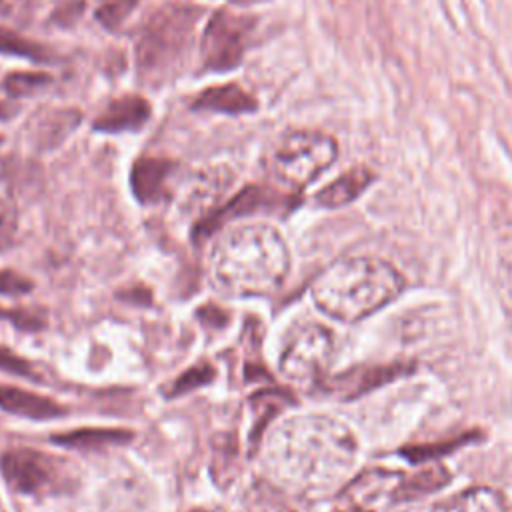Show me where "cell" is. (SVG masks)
Segmentation results:
<instances>
[{"label": "cell", "instance_id": "cell-1", "mask_svg": "<svg viewBox=\"0 0 512 512\" xmlns=\"http://www.w3.org/2000/svg\"><path fill=\"white\" fill-rule=\"evenodd\" d=\"M356 456L354 432L326 414L288 418L268 442V462L276 478L308 492L340 484L354 468Z\"/></svg>", "mask_w": 512, "mask_h": 512}, {"label": "cell", "instance_id": "cell-2", "mask_svg": "<svg viewBox=\"0 0 512 512\" xmlns=\"http://www.w3.org/2000/svg\"><path fill=\"white\" fill-rule=\"evenodd\" d=\"M290 270V252L268 224H246L222 234L210 254L214 284L232 296L276 292Z\"/></svg>", "mask_w": 512, "mask_h": 512}, {"label": "cell", "instance_id": "cell-3", "mask_svg": "<svg viewBox=\"0 0 512 512\" xmlns=\"http://www.w3.org/2000/svg\"><path fill=\"white\" fill-rule=\"evenodd\" d=\"M404 288L402 274L376 256H350L324 268L310 286L314 304L330 318L352 324L390 304Z\"/></svg>", "mask_w": 512, "mask_h": 512}, {"label": "cell", "instance_id": "cell-4", "mask_svg": "<svg viewBox=\"0 0 512 512\" xmlns=\"http://www.w3.org/2000/svg\"><path fill=\"white\" fill-rule=\"evenodd\" d=\"M200 14L202 8L192 4H164L148 16L134 50L142 82L160 84L176 74L188 54Z\"/></svg>", "mask_w": 512, "mask_h": 512}, {"label": "cell", "instance_id": "cell-5", "mask_svg": "<svg viewBox=\"0 0 512 512\" xmlns=\"http://www.w3.org/2000/svg\"><path fill=\"white\" fill-rule=\"evenodd\" d=\"M338 156L332 136L316 130L286 132L268 156V172L290 190H302L328 170Z\"/></svg>", "mask_w": 512, "mask_h": 512}, {"label": "cell", "instance_id": "cell-6", "mask_svg": "<svg viewBox=\"0 0 512 512\" xmlns=\"http://www.w3.org/2000/svg\"><path fill=\"white\" fill-rule=\"evenodd\" d=\"M334 348V334L326 326L318 322L296 324L284 338L278 368L292 384H318L330 368Z\"/></svg>", "mask_w": 512, "mask_h": 512}, {"label": "cell", "instance_id": "cell-7", "mask_svg": "<svg viewBox=\"0 0 512 512\" xmlns=\"http://www.w3.org/2000/svg\"><path fill=\"white\" fill-rule=\"evenodd\" d=\"M254 30V18L218 10L204 26L200 48L202 64L210 72H228L240 64Z\"/></svg>", "mask_w": 512, "mask_h": 512}, {"label": "cell", "instance_id": "cell-8", "mask_svg": "<svg viewBox=\"0 0 512 512\" xmlns=\"http://www.w3.org/2000/svg\"><path fill=\"white\" fill-rule=\"evenodd\" d=\"M4 480L20 494L44 496L66 484V468L46 452L32 448H12L0 458Z\"/></svg>", "mask_w": 512, "mask_h": 512}, {"label": "cell", "instance_id": "cell-9", "mask_svg": "<svg viewBox=\"0 0 512 512\" xmlns=\"http://www.w3.org/2000/svg\"><path fill=\"white\" fill-rule=\"evenodd\" d=\"M294 196L278 192L274 188L266 186H246L242 188L236 196H232L226 204L204 216L196 228V234L200 236H210L218 228L226 226L234 218L250 216L256 212H286L294 206Z\"/></svg>", "mask_w": 512, "mask_h": 512}, {"label": "cell", "instance_id": "cell-10", "mask_svg": "<svg viewBox=\"0 0 512 512\" xmlns=\"http://www.w3.org/2000/svg\"><path fill=\"white\" fill-rule=\"evenodd\" d=\"M404 482V474L398 470L370 468L354 476L342 490V498L350 506H360L372 510L378 504L398 502V494Z\"/></svg>", "mask_w": 512, "mask_h": 512}, {"label": "cell", "instance_id": "cell-11", "mask_svg": "<svg viewBox=\"0 0 512 512\" xmlns=\"http://www.w3.org/2000/svg\"><path fill=\"white\" fill-rule=\"evenodd\" d=\"M150 104L136 94L120 96L94 118L92 128L96 132L118 134V132H134L140 130L150 120Z\"/></svg>", "mask_w": 512, "mask_h": 512}, {"label": "cell", "instance_id": "cell-12", "mask_svg": "<svg viewBox=\"0 0 512 512\" xmlns=\"http://www.w3.org/2000/svg\"><path fill=\"white\" fill-rule=\"evenodd\" d=\"M174 164L166 158L142 156L132 164L130 186L138 202L156 204L168 196V182L174 172Z\"/></svg>", "mask_w": 512, "mask_h": 512}, {"label": "cell", "instance_id": "cell-13", "mask_svg": "<svg viewBox=\"0 0 512 512\" xmlns=\"http://www.w3.org/2000/svg\"><path fill=\"white\" fill-rule=\"evenodd\" d=\"M192 108L238 116V114L254 112L258 108V102L242 86L228 82V84L210 86V88L198 92L192 100Z\"/></svg>", "mask_w": 512, "mask_h": 512}, {"label": "cell", "instance_id": "cell-14", "mask_svg": "<svg viewBox=\"0 0 512 512\" xmlns=\"http://www.w3.org/2000/svg\"><path fill=\"white\" fill-rule=\"evenodd\" d=\"M0 408L32 420H48L66 414L64 406L52 398L10 384H0Z\"/></svg>", "mask_w": 512, "mask_h": 512}, {"label": "cell", "instance_id": "cell-15", "mask_svg": "<svg viewBox=\"0 0 512 512\" xmlns=\"http://www.w3.org/2000/svg\"><path fill=\"white\" fill-rule=\"evenodd\" d=\"M372 180H374V174L368 168L364 166L350 168L344 174H340L336 180H332L328 186H324L314 200L324 208L346 206L352 200H356L372 184Z\"/></svg>", "mask_w": 512, "mask_h": 512}, {"label": "cell", "instance_id": "cell-16", "mask_svg": "<svg viewBox=\"0 0 512 512\" xmlns=\"http://www.w3.org/2000/svg\"><path fill=\"white\" fill-rule=\"evenodd\" d=\"M506 496L498 488L472 486L448 500H442L434 512H508Z\"/></svg>", "mask_w": 512, "mask_h": 512}, {"label": "cell", "instance_id": "cell-17", "mask_svg": "<svg viewBox=\"0 0 512 512\" xmlns=\"http://www.w3.org/2000/svg\"><path fill=\"white\" fill-rule=\"evenodd\" d=\"M132 436L134 434L124 428H78V430L54 434L52 442L58 446L76 448V450H96V448L128 444Z\"/></svg>", "mask_w": 512, "mask_h": 512}, {"label": "cell", "instance_id": "cell-18", "mask_svg": "<svg viewBox=\"0 0 512 512\" xmlns=\"http://www.w3.org/2000/svg\"><path fill=\"white\" fill-rule=\"evenodd\" d=\"M402 372V366H380V368H360V370H350L346 374H340L338 378L332 380L330 390L338 396L352 398L358 396L370 388H376L392 378H396Z\"/></svg>", "mask_w": 512, "mask_h": 512}, {"label": "cell", "instance_id": "cell-19", "mask_svg": "<svg viewBox=\"0 0 512 512\" xmlns=\"http://www.w3.org/2000/svg\"><path fill=\"white\" fill-rule=\"evenodd\" d=\"M448 482H450V472L440 464H432L412 476H404V482H402V488L398 494V502H410V500L422 498L430 492L440 490Z\"/></svg>", "mask_w": 512, "mask_h": 512}, {"label": "cell", "instance_id": "cell-20", "mask_svg": "<svg viewBox=\"0 0 512 512\" xmlns=\"http://www.w3.org/2000/svg\"><path fill=\"white\" fill-rule=\"evenodd\" d=\"M36 126H32V136L40 144H54L66 136L78 122L76 110H54L48 116H38Z\"/></svg>", "mask_w": 512, "mask_h": 512}, {"label": "cell", "instance_id": "cell-21", "mask_svg": "<svg viewBox=\"0 0 512 512\" xmlns=\"http://www.w3.org/2000/svg\"><path fill=\"white\" fill-rule=\"evenodd\" d=\"M0 54H10V56H20V58H28L34 62H50L52 54L46 46L24 38L20 34H16L14 30H6L0 28Z\"/></svg>", "mask_w": 512, "mask_h": 512}, {"label": "cell", "instance_id": "cell-22", "mask_svg": "<svg viewBox=\"0 0 512 512\" xmlns=\"http://www.w3.org/2000/svg\"><path fill=\"white\" fill-rule=\"evenodd\" d=\"M52 84V76L46 72H12L4 78L2 86L12 98L32 96Z\"/></svg>", "mask_w": 512, "mask_h": 512}, {"label": "cell", "instance_id": "cell-23", "mask_svg": "<svg viewBox=\"0 0 512 512\" xmlns=\"http://www.w3.org/2000/svg\"><path fill=\"white\" fill-rule=\"evenodd\" d=\"M216 376V370L212 364L208 362H200V364H194L190 366L186 372H182L170 386H168V396H180V394H186V392H192L200 386H206L214 380Z\"/></svg>", "mask_w": 512, "mask_h": 512}, {"label": "cell", "instance_id": "cell-24", "mask_svg": "<svg viewBox=\"0 0 512 512\" xmlns=\"http://www.w3.org/2000/svg\"><path fill=\"white\" fill-rule=\"evenodd\" d=\"M136 6L138 0H98L94 16L104 28L116 30L126 22Z\"/></svg>", "mask_w": 512, "mask_h": 512}, {"label": "cell", "instance_id": "cell-25", "mask_svg": "<svg viewBox=\"0 0 512 512\" xmlns=\"http://www.w3.org/2000/svg\"><path fill=\"white\" fill-rule=\"evenodd\" d=\"M250 404L254 406L256 412V424H254V432H252V442H258V436L262 432V428L266 426V422L278 412V408L282 406V396H278V392L272 390H264L256 396H252Z\"/></svg>", "mask_w": 512, "mask_h": 512}, {"label": "cell", "instance_id": "cell-26", "mask_svg": "<svg viewBox=\"0 0 512 512\" xmlns=\"http://www.w3.org/2000/svg\"><path fill=\"white\" fill-rule=\"evenodd\" d=\"M16 230H18L16 208L12 206V202H8V200L0 194V250L8 248V246L14 242Z\"/></svg>", "mask_w": 512, "mask_h": 512}, {"label": "cell", "instance_id": "cell-27", "mask_svg": "<svg viewBox=\"0 0 512 512\" xmlns=\"http://www.w3.org/2000/svg\"><path fill=\"white\" fill-rule=\"evenodd\" d=\"M0 368L10 372V374L24 376V378H32V380L38 378L36 368L26 358H22V356H18L12 350L2 348V346H0Z\"/></svg>", "mask_w": 512, "mask_h": 512}, {"label": "cell", "instance_id": "cell-28", "mask_svg": "<svg viewBox=\"0 0 512 512\" xmlns=\"http://www.w3.org/2000/svg\"><path fill=\"white\" fill-rule=\"evenodd\" d=\"M0 318L10 320L14 326L22 328V330H38L44 320L38 312L32 310H14V308H0Z\"/></svg>", "mask_w": 512, "mask_h": 512}, {"label": "cell", "instance_id": "cell-29", "mask_svg": "<svg viewBox=\"0 0 512 512\" xmlns=\"http://www.w3.org/2000/svg\"><path fill=\"white\" fill-rule=\"evenodd\" d=\"M32 288L30 278L16 274L12 270H0V294L6 296H16V294H24Z\"/></svg>", "mask_w": 512, "mask_h": 512}, {"label": "cell", "instance_id": "cell-30", "mask_svg": "<svg viewBox=\"0 0 512 512\" xmlns=\"http://www.w3.org/2000/svg\"><path fill=\"white\" fill-rule=\"evenodd\" d=\"M82 10H84V2H82V0H68V2H64V4L52 14V18H54V22H58V24L70 26L72 22H76V20L80 18Z\"/></svg>", "mask_w": 512, "mask_h": 512}, {"label": "cell", "instance_id": "cell-31", "mask_svg": "<svg viewBox=\"0 0 512 512\" xmlns=\"http://www.w3.org/2000/svg\"><path fill=\"white\" fill-rule=\"evenodd\" d=\"M198 318L208 326H224L228 322V314L216 306L198 308Z\"/></svg>", "mask_w": 512, "mask_h": 512}, {"label": "cell", "instance_id": "cell-32", "mask_svg": "<svg viewBox=\"0 0 512 512\" xmlns=\"http://www.w3.org/2000/svg\"><path fill=\"white\" fill-rule=\"evenodd\" d=\"M14 114V108L0 98V120H8Z\"/></svg>", "mask_w": 512, "mask_h": 512}, {"label": "cell", "instance_id": "cell-33", "mask_svg": "<svg viewBox=\"0 0 512 512\" xmlns=\"http://www.w3.org/2000/svg\"><path fill=\"white\" fill-rule=\"evenodd\" d=\"M338 512H372V510H368V508H360V506H350V508H346V510H338Z\"/></svg>", "mask_w": 512, "mask_h": 512}, {"label": "cell", "instance_id": "cell-34", "mask_svg": "<svg viewBox=\"0 0 512 512\" xmlns=\"http://www.w3.org/2000/svg\"><path fill=\"white\" fill-rule=\"evenodd\" d=\"M6 10H8L6 2H4V0H0V14H2V12H6Z\"/></svg>", "mask_w": 512, "mask_h": 512}, {"label": "cell", "instance_id": "cell-35", "mask_svg": "<svg viewBox=\"0 0 512 512\" xmlns=\"http://www.w3.org/2000/svg\"><path fill=\"white\" fill-rule=\"evenodd\" d=\"M192 512H206V510H202V508H196V510H192Z\"/></svg>", "mask_w": 512, "mask_h": 512}, {"label": "cell", "instance_id": "cell-36", "mask_svg": "<svg viewBox=\"0 0 512 512\" xmlns=\"http://www.w3.org/2000/svg\"><path fill=\"white\" fill-rule=\"evenodd\" d=\"M236 2H246V0H236Z\"/></svg>", "mask_w": 512, "mask_h": 512}, {"label": "cell", "instance_id": "cell-37", "mask_svg": "<svg viewBox=\"0 0 512 512\" xmlns=\"http://www.w3.org/2000/svg\"><path fill=\"white\" fill-rule=\"evenodd\" d=\"M508 512H512V506H510V510H508Z\"/></svg>", "mask_w": 512, "mask_h": 512}, {"label": "cell", "instance_id": "cell-38", "mask_svg": "<svg viewBox=\"0 0 512 512\" xmlns=\"http://www.w3.org/2000/svg\"><path fill=\"white\" fill-rule=\"evenodd\" d=\"M0 144H2V136H0Z\"/></svg>", "mask_w": 512, "mask_h": 512}]
</instances>
